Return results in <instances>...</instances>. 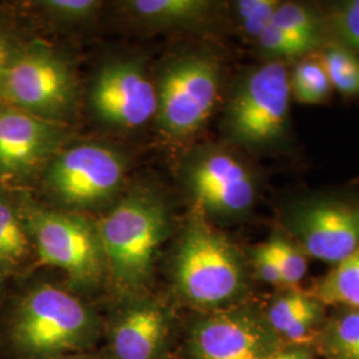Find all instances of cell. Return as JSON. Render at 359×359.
I'll use <instances>...</instances> for the list:
<instances>
[{"instance_id": "cell-1", "label": "cell", "mask_w": 359, "mask_h": 359, "mask_svg": "<svg viewBox=\"0 0 359 359\" xmlns=\"http://www.w3.org/2000/svg\"><path fill=\"white\" fill-rule=\"evenodd\" d=\"M250 271L240 249L203 215L189 221L173 262L175 287L188 306L209 313L244 304Z\"/></svg>"}, {"instance_id": "cell-2", "label": "cell", "mask_w": 359, "mask_h": 359, "mask_svg": "<svg viewBox=\"0 0 359 359\" xmlns=\"http://www.w3.org/2000/svg\"><path fill=\"white\" fill-rule=\"evenodd\" d=\"M290 71L265 60L237 81L224 116L225 137L255 154L285 152L293 139Z\"/></svg>"}, {"instance_id": "cell-3", "label": "cell", "mask_w": 359, "mask_h": 359, "mask_svg": "<svg viewBox=\"0 0 359 359\" xmlns=\"http://www.w3.org/2000/svg\"><path fill=\"white\" fill-rule=\"evenodd\" d=\"M278 229L309 258L337 265L359 248V180L285 197Z\"/></svg>"}, {"instance_id": "cell-4", "label": "cell", "mask_w": 359, "mask_h": 359, "mask_svg": "<svg viewBox=\"0 0 359 359\" xmlns=\"http://www.w3.org/2000/svg\"><path fill=\"white\" fill-rule=\"evenodd\" d=\"M170 229L167 208L148 193H133L99 222L107 270L126 292L142 290Z\"/></svg>"}, {"instance_id": "cell-5", "label": "cell", "mask_w": 359, "mask_h": 359, "mask_svg": "<svg viewBox=\"0 0 359 359\" xmlns=\"http://www.w3.org/2000/svg\"><path fill=\"white\" fill-rule=\"evenodd\" d=\"M100 333L97 316L60 287L41 285L22 302L13 337L25 351L41 357L81 354Z\"/></svg>"}, {"instance_id": "cell-6", "label": "cell", "mask_w": 359, "mask_h": 359, "mask_svg": "<svg viewBox=\"0 0 359 359\" xmlns=\"http://www.w3.org/2000/svg\"><path fill=\"white\" fill-rule=\"evenodd\" d=\"M187 191L204 217L236 221L255 209L261 181L256 169L229 148L205 145L189 154L182 170Z\"/></svg>"}, {"instance_id": "cell-7", "label": "cell", "mask_w": 359, "mask_h": 359, "mask_svg": "<svg viewBox=\"0 0 359 359\" xmlns=\"http://www.w3.org/2000/svg\"><path fill=\"white\" fill-rule=\"evenodd\" d=\"M222 83L217 60L189 53L168 63L157 88V120L175 139H187L203 128L213 114Z\"/></svg>"}, {"instance_id": "cell-8", "label": "cell", "mask_w": 359, "mask_h": 359, "mask_svg": "<svg viewBox=\"0 0 359 359\" xmlns=\"http://www.w3.org/2000/svg\"><path fill=\"white\" fill-rule=\"evenodd\" d=\"M0 102L50 121L65 118L76 102L74 72L46 47L16 53L0 75Z\"/></svg>"}, {"instance_id": "cell-9", "label": "cell", "mask_w": 359, "mask_h": 359, "mask_svg": "<svg viewBox=\"0 0 359 359\" xmlns=\"http://www.w3.org/2000/svg\"><path fill=\"white\" fill-rule=\"evenodd\" d=\"M283 346L266 320L264 305L248 301L200 313L185 341L189 359H271Z\"/></svg>"}, {"instance_id": "cell-10", "label": "cell", "mask_w": 359, "mask_h": 359, "mask_svg": "<svg viewBox=\"0 0 359 359\" xmlns=\"http://www.w3.org/2000/svg\"><path fill=\"white\" fill-rule=\"evenodd\" d=\"M41 264L63 270L72 283L92 287L107 271L97 225L79 215L36 210L29 217Z\"/></svg>"}, {"instance_id": "cell-11", "label": "cell", "mask_w": 359, "mask_h": 359, "mask_svg": "<svg viewBox=\"0 0 359 359\" xmlns=\"http://www.w3.org/2000/svg\"><path fill=\"white\" fill-rule=\"evenodd\" d=\"M124 176L126 163L116 151L99 144H81L52 161L47 182L62 203L87 208L109 200Z\"/></svg>"}, {"instance_id": "cell-12", "label": "cell", "mask_w": 359, "mask_h": 359, "mask_svg": "<svg viewBox=\"0 0 359 359\" xmlns=\"http://www.w3.org/2000/svg\"><path fill=\"white\" fill-rule=\"evenodd\" d=\"M93 114L117 128H137L157 115V88L133 62L104 65L90 90Z\"/></svg>"}, {"instance_id": "cell-13", "label": "cell", "mask_w": 359, "mask_h": 359, "mask_svg": "<svg viewBox=\"0 0 359 359\" xmlns=\"http://www.w3.org/2000/svg\"><path fill=\"white\" fill-rule=\"evenodd\" d=\"M63 130L53 121L15 108L0 109V175L29 172L62 142Z\"/></svg>"}, {"instance_id": "cell-14", "label": "cell", "mask_w": 359, "mask_h": 359, "mask_svg": "<svg viewBox=\"0 0 359 359\" xmlns=\"http://www.w3.org/2000/svg\"><path fill=\"white\" fill-rule=\"evenodd\" d=\"M172 316L161 304L142 299L116 314L109 326L114 359H161L172 335Z\"/></svg>"}, {"instance_id": "cell-15", "label": "cell", "mask_w": 359, "mask_h": 359, "mask_svg": "<svg viewBox=\"0 0 359 359\" xmlns=\"http://www.w3.org/2000/svg\"><path fill=\"white\" fill-rule=\"evenodd\" d=\"M264 311L285 345H313L327 317L321 301L298 286L277 289Z\"/></svg>"}, {"instance_id": "cell-16", "label": "cell", "mask_w": 359, "mask_h": 359, "mask_svg": "<svg viewBox=\"0 0 359 359\" xmlns=\"http://www.w3.org/2000/svg\"><path fill=\"white\" fill-rule=\"evenodd\" d=\"M129 15L145 26L192 27L203 25L215 3L206 0H132L126 3Z\"/></svg>"}, {"instance_id": "cell-17", "label": "cell", "mask_w": 359, "mask_h": 359, "mask_svg": "<svg viewBox=\"0 0 359 359\" xmlns=\"http://www.w3.org/2000/svg\"><path fill=\"white\" fill-rule=\"evenodd\" d=\"M313 347L320 359H359V309L333 308Z\"/></svg>"}, {"instance_id": "cell-18", "label": "cell", "mask_w": 359, "mask_h": 359, "mask_svg": "<svg viewBox=\"0 0 359 359\" xmlns=\"http://www.w3.org/2000/svg\"><path fill=\"white\" fill-rule=\"evenodd\" d=\"M309 293L326 308L359 309V248L317 278Z\"/></svg>"}, {"instance_id": "cell-19", "label": "cell", "mask_w": 359, "mask_h": 359, "mask_svg": "<svg viewBox=\"0 0 359 359\" xmlns=\"http://www.w3.org/2000/svg\"><path fill=\"white\" fill-rule=\"evenodd\" d=\"M290 90L295 102L304 105L327 103L333 87L317 53L299 59L290 71Z\"/></svg>"}, {"instance_id": "cell-20", "label": "cell", "mask_w": 359, "mask_h": 359, "mask_svg": "<svg viewBox=\"0 0 359 359\" xmlns=\"http://www.w3.org/2000/svg\"><path fill=\"white\" fill-rule=\"evenodd\" d=\"M270 26L327 44L325 16L321 8L298 1H281Z\"/></svg>"}, {"instance_id": "cell-21", "label": "cell", "mask_w": 359, "mask_h": 359, "mask_svg": "<svg viewBox=\"0 0 359 359\" xmlns=\"http://www.w3.org/2000/svg\"><path fill=\"white\" fill-rule=\"evenodd\" d=\"M318 55L333 90L345 99H359V57L333 43L323 46Z\"/></svg>"}, {"instance_id": "cell-22", "label": "cell", "mask_w": 359, "mask_h": 359, "mask_svg": "<svg viewBox=\"0 0 359 359\" xmlns=\"http://www.w3.org/2000/svg\"><path fill=\"white\" fill-rule=\"evenodd\" d=\"M327 43H333L359 57V0L335 1L322 10Z\"/></svg>"}, {"instance_id": "cell-23", "label": "cell", "mask_w": 359, "mask_h": 359, "mask_svg": "<svg viewBox=\"0 0 359 359\" xmlns=\"http://www.w3.org/2000/svg\"><path fill=\"white\" fill-rule=\"evenodd\" d=\"M256 43L259 53L266 60L283 63L285 60H299L305 56L317 53L323 47V44L317 40L294 35L273 26L268 27L257 39Z\"/></svg>"}, {"instance_id": "cell-24", "label": "cell", "mask_w": 359, "mask_h": 359, "mask_svg": "<svg viewBox=\"0 0 359 359\" xmlns=\"http://www.w3.org/2000/svg\"><path fill=\"white\" fill-rule=\"evenodd\" d=\"M266 244L281 271L283 287H297L308 274L309 257L278 228L270 234Z\"/></svg>"}, {"instance_id": "cell-25", "label": "cell", "mask_w": 359, "mask_h": 359, "mask_svg": "<svg viewBox=\"0 0 359 359\" xmlns=\"http://www.w3.org/2000/svg\"><path fill=\"white\" fill-rule=\"evenodd\" d=\"M28 252V238L11 208L0 201V266L18 264Z\"/></svg>"}, {"instance_id": "cell-26", "label": "cell", "mask_w": 359, "mask_h": 359, "mask_svg": "<svg viewBox=\"0 0 359 359\" xmlns=\"http://www.w3.org/2000/svg\"><path fill=\"white\" fill-rule=\"evenodd\" d=\"M280 0H238L234 3V13L238 26L246 38L257 41L271 25Z\"/></svg>"}, {"instance_id": "cell-27", "label": "cell", "mask_w": 359, "mask_h": 359, "mask_svg": "<svg viewBox=\"0 0 359 359\" xmlns=\"http://www.w3.org/2000/svg\"><path fill=\"white\" fill-rule=\"evenodd\" d=\"M40 4L57 20L65 23L84 22L102 7L97 0H46Z\"/></svg>"}, {"instance_id": "cell-28", "label": "cell", "mask_w": 359, "mask_h": 359, "mask_svg": "<svg viewBox=\"0 0 359 359\" xmlns=\"http://www.w3.org/2000/svg\"><path fill=\"white\" fill-rule=\"evenodd\" d=\"M250 269L259 281L270 285L276 289H283L281 271L273 257L269 246L265 243L256 245L250 249Z\"/></svg>"}, {"instance_id": "cell-29", "label": "cell", "mask_w": 359, "mask_h": 359, "mask_svg": "<svg viewBox=\"0 0 359 359\" xmlns=\"http://www.w3.org/2000/svg\"><path fill=\"white\" fill-rule=\"evenodd\" d=\"M271 359H320L313 345H285Z\"/></svg>"}, {"instance_id": "cell-30", "label": "cell", "mask_w": 359, "mask_h": 359, "mask_svg": "<svg viewBox=\"0 0 359 359\" xmlns=\"http://www.w3.org/2000/svg\"><path fill=\"white\" fill-rule=\"evenodd\" d=\"M16 53L13 52L11 40L7 36V34L0 28V75L7 68V65L11 63Z\"/></svg>"}, {"instance_id": "cell-31", "label": "cell", "mask_w": 359, "mask_h": 359, "mask_svg": "<svg viewBox=\"0 0 359 359\" xmlns=\"http://www.w3.org/2000/svg\"><path fill=\"white\" fill-rule=\"evenodd\" d=\"M36 359H93L90 355L81 353V354H67V355H53V357H41Z\"/></svg>"}]
</instances>
